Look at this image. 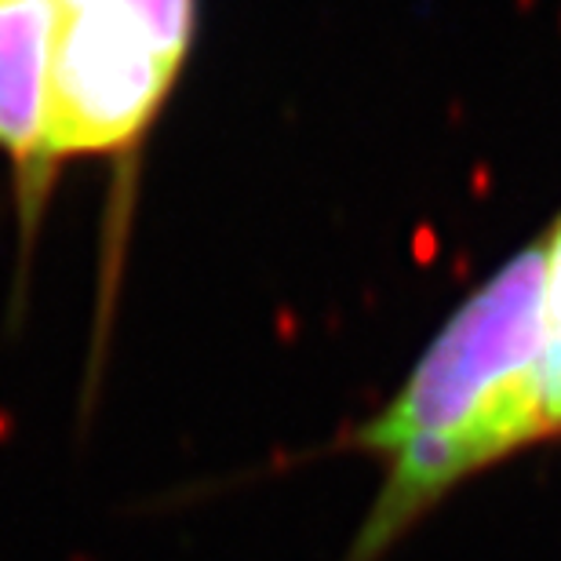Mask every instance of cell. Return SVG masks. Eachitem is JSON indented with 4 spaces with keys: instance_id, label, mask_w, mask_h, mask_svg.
I'll return each instance as SVG.
<instances>
[{
    "instance_id": "cell-1",
    "label": "cell",
    "mask_w": 561,
    "mask_h": 561,
    "mask_svg": "<svg viewBox=\"0 0 561 561\" xmlns=\"http://www.w3.org/2000/svg\"><path fill=\"white\" fill-rule=\"evenodd\" d=\"M543 266V249L514 255L448 318L398 394L346 434V448L383 459L387 474L343 561H383L459 481L551 434Z\"/></svg>"
},
{
    "instance_id": "cell-2",
    "label": "cell",
    "mask_w": 561,
    "mask_h": 561,
    "mask_svg": "<svg viewBox=\"0 0 561 561\" xmlns=\"http://www.w3.org/2000/svg\"><path fill=\"white\" fill-rule=\"evenodd\" d=\"M51 157L139 150L186 66L197 0H55Z\"/></svg>"
},
{
    "instance_id": "cell-3",
    "label": "cell",
    "mask_w": 561,
    "mask_h": 561,
    "mask_svg": "<svg viewBox=\"0 0 561 561\" xmlns=\"http://www.w3.org/2000/svg\"><path fill=\"white\" fill-rule=\"evenodd\" d=\"M55 22V0H0V157L15 175L26 227L59 175L51 157Z\"/></svg>"
},
{
    "instance_id": "cell-4",
    "label": "cell",
    "mask_w": 561,
    "mask_h": 561,
    "mask_svg": "<svg viewBox=\"0 0 561 561\" xmlns=\"http://www.w3.org/2000/svg\"><path fill=\"white\" fill-rule=\"evenodd\" d=\"M543 252V412L547 431H561V222Z\"/></svg>"
}]
</instances>
